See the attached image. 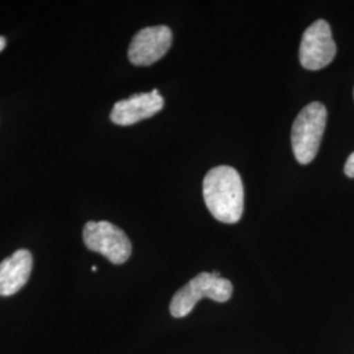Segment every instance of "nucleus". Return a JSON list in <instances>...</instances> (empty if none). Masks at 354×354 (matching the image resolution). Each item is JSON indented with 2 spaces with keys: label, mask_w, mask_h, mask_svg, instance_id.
Segmentation results:
<instances>
[{
  "label": "nucleus",
  "mask_w": 354,
  "mask_h": 354,
  "mask_svg": "<svg viewBox=\"0 0 354 354\" xmlns=\"http://www.w3.org/2000/svg\"><path fill=\"white\" fill-rule=\"evenodd\" d=\"M83 241L88 250L102 253L115 266L127 263L131 254L127 234L106 221L88 222L83 230Z\"/></svg>",
  "instance_id": "20e7f679"
},
{
  "label": "nucleus",
  "mask_w": 354,
  "mask_h": 354,
  "mask_svg": "<svg viewBox=\"0 0 354 354\" xmlns=\"http://www.w3.org/2000/svg\"><path fill=\"white\" fill-rule=\"evenodd\" d=\"M163 106L165 99L158 89H152L149 93L133 95L129 99L115 102L111 120L115 125L130 127L159 113Z\"/></svg>",
  "instance_id": "0eeeda50"
},
{
  "label": "nucleus",
  "mask_w": 354,
  "mask_h": 354,
  "mask_svg": "<svg viewBox=\"0 0 354 354\" xmlns=\"http://www.w3.org/2000/svg\"><path fill=\"white\" fill-rule=\"evenodd\" d=\"M232 283L219 276L218 272H203L183 286L172 298L169 311L172 317H184L190 314L197 302L209 298L215 302H227L232 295Z\"/></svg>",
  "instance_id": "7ed1b4c3"
},
{
  "label": "nucleus",
  "mask_w": 354,
  "mask_h": 354,
  "mask_svg": "<svg viewBox=\"0 0 354 354\" xmlns=\"http://www.w3.org/2000/svg\"><path fill=\"white\" fill-rule=\"evenodd\" d=\"M171 45L172 32L168 26H149L134 36L127 57L134 66H151L165 57Z\"/></svg>",
  "instance_id": "423d86ee"
},
{
  "label": "nucleus",
  "mask_w": 354,
  "mask_h": 354,
  "mask_svg": "<svg viewBox=\"0 0 354 354\" xmlns=\"http://www.w3.org/2000/svg\"><path fill=\"white\" fill-rule=\"evenodd\" d=\"M33 257L28 250H19L0 263V295L10 297L26 286L32 273Z\"/></svg>",
  "instance_id": "6e6552de"
},
{
  "label": "nucleus",
  "mask_w": 354,
  "mask_h": 354,
  "mask_svg": "<svg viewBox=\"0 0 354 354\" xmlns=\"http://www.w3.org/2000/svg\"><path fill=\"white\" fill-rule=\"evenodd\" d=\"M92 272H97V268H96V266H92Z\"/></svg>",
  "instance_id": "9b49d317"
},
{
  "label": "nucleus",
  "mask_w": 354,
  "mask_h": 354,
  "mask_svg": "<svg viewBox=\"0 0 354 354\" xmlns=\"http://www.w3.org/2000/svg\"><path fill=\"white\" fill-rule=\"evenodd\" d=\"M327 109L322 102L304 106L297 115L291 129V146L299 165H310L319 151L327 127Z\"/></svg>",
  "instance_id": "f03ea898"
},
{
  "label": "nucleus",
  "mask_w": 354,
  "mask_h": 354,
  "mask_svg": "<svg viewBox=\"0 0 354 354\" xmlns=\"http://www.w3.org/2000/svg\"><path fill=\"white\" fill-rule=\"evenodd\" d=\"M4 46H6V39L3 37H0V51L4 49Z\"/></svg>",
  "instance_id": "9d476101"
},
{
  "label": "nucleus",
  "mask_w": 354,
  "mask_h": 354,
  "mask_svg": "<svg viewBox=\"0 0 354 354\" xmlns=\"http://www.w3.org/2000/svg\"><path fill=\"white\" fill-rule=\"evenodd\" d=\"M336 44L326 20H317L304 30L299 61L306 70L317 71L327 67L336 57Z\"/></svg>",
  "instance_id": "39448f33"
},
{
  "label": "nucleus",
  "mask_w": 354,
  "mask_h": 354,
  "mask_svg": "<svg viewBox=\"0 0 354 354\" xmlns=\"http://www.w3.org/2000/svg\"><path fill=\"white\" fill-rule=\"evenodd\" d=\"M203 200L216 221L238 223L244 212V188L239 172L230 165L210 169L203 178Z\"/></svg>",
  "instance_id": "f257e3e1"
},
{
  "label": "nucleus",
  "mask_w": 354,
  "mask_h": 354,
  "mask_svg": "<svg viewBox=\"0 0 354 354\" xmlns=\"http://www.w3.org/2000/svg\"><path fill=\"white\" fill-rule=\"evenodd\" d=\"M344 172H345L346 176L354 178V152L349 155V158L345 163V167H344Z\"/></svg>",
  "instance_id": "1a4fd4ad"
}]
</instances>
